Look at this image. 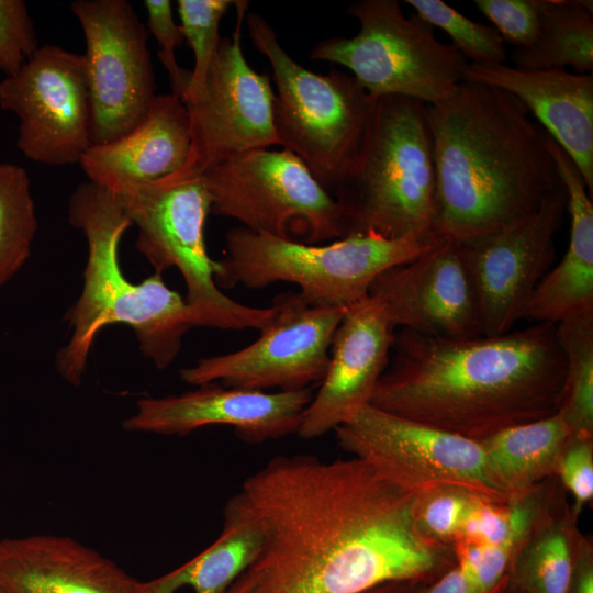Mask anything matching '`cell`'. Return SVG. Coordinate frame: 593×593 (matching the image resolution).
<instances>
[{
  "label": "cell",
  "instance_id": "cell-1",
  "mask_svg": "<svg viewBox=\"0 0 593 593\" xmlns=\"http://www.w3.org/2000/svg\"><path fill=\"white\" fill-rule=\"evenodd\" d=\"M237 493L264 535L245 593H361L457 563L452 545L421 529L419 495L354 457L279 456Z\"/></svg>",
  "mask_w": 593,
  "mask_h": 593
},
{
  "label": "cell",
  "instance_id": "cell-2",
  "mask_svg": "<svg viewBox=\"0 0 593 593\" xmlns=\"http://www.w3.org/2000/svg\"><path fill=\"white\" fill-rule=\"evenodd\" d=\"M564 377L556 324L463 339L401 328L369 404L480 441L559 412Z\"/></svg>",
  "mask_w": 593,
  "mask_h": 593
},
{
  "label": "cell",
  "instance_id": "cell-3",
  "mask_svg": "<svg viewBox=\"0 0 593 593\" xmlns=\"http://www.w3.org/2000/svg\"><path fill=\"white\" fill-rule=\"evenodd\" d=\"M427 121L441 239L463 243L510 226L563 187L548 134L504 90L463 80L427 105Z\"/></svg>",
  "mask_w": 593,
  "mask_h": 593
},
{
  "label": "cell",
  "instance_id": "cell-4",
  "mask_svg": "<svg viewBox=\"0 0 593 593\" xmlns=\"http://www.w3.org/2000/svg\"><path fill=\"white\" fill-rule=\"evenodd\" d=\"M68 219L83 233L88 257L81 293L66 314L70 336L56 354L59 376L79 385L98 334L112 324L128 325L143 356L158 369L167 368L195 320L186 299L168 288L163 273L139 283L124 275L119 247L133 224L121 199L93 182H82L69 197Z\"/></svg>",
  "mask_w": 593,
  "mask_h": 593
},
{
  "label": "cell",
  "instance_id": "cell-5",
  "mask_svg": "<svg viewBox=\"0 0 593 593\" xmlns=\"http://www.w3.org/2000/svg\"><path fill=\"white\" fill-rule=\"evenodd\" d=\"M333 193L345 236L366 232L387 238L437 236L427 104L400 96L376 97L361 153Z\"/></svg>",
  "mask_w": 593,
  "mask_h": 593
},
{
  "label": "cell",
  "instance_id": "cell-6",
  "mask_svg": "<svg viewBox=\"0 0 593 593\" xmlns=\"http://www.w3.org/2000/svg\"><path fill=\"white\" fill-rule=\"evenodd\" d=\"M440 239L434 235L387 238L366 232L307 244L238 226L226 233L227 251L214 260V280L227 289L292 282L310 306L346 309L367 298L383 271L413 260Z\"/></svg>",
  "mask_w": 593,
  "mask_h": 593
},
{
  "label": "cell",
  "instance_id": "cell-7",
  "mask_svg": "<svg viewBox=\"0 0 593 593\" xmlns=\"http://www.w3.org/2000/svg\"><path fill=\"white\" fill-rule=\"evenodd\" d=\"M245 22L251 43L272 69L279 145L295 154L332 194L361 153L376 97L351 75L336 69L317 74L295 61L260 14L247 12Z\"/></svg>",
  "mask_w": 593,
  "mask_h": 593
},
{
  "label": "cell",
  "instance_id": "cell-8",
  "mask_svg": "<svg viewBox=\"0 0 593 593\" xmlns=\"http://www.w3.org/2000/svg\"><path fill=\"white\" fill-rule=\"evenodd\" d=\"M119 198L137 227L135 246L155 272L174 267L181 273L195 326L261 331L269 323L275 314L272 305H244L215 283L214 260L204 240L212 198L203 175L166 177Z\"/></svg>",
  "mask_w": 593,
  "mask_h": 593
},
{
  "label": "cell",
  "instance_id": "cell-9",
  "mask_svg": "<svg viewBox=\"0 0 593 593\" xmlns=\"http://www.w3.org/2000/svg\"><path fill=\"white\" fill-rule=\"evenodd\" d=\"M346 12L360 24L357 35L322 40L310 58L348 68L370 96H400L429 105L463 81L469 63L451 44L439 42L417 14L405 16L396 0H357Z\"/></svg>",
  "mask_w": 593,
  "mask_h": 593
},
{
  "label": "cell",
  "instance_id": "cell-10",
  "mask_svg": "<svg viewBox=\"0 0 593 593\" xmlns=\"http://www.w3.org/2000/svg\"><path fill=\"white\" fill-rule=\"evenodd\" d=\"M213 214L261 234L322 244L345 236L333 195L291 150L259 148L203 174Z\"/></svg>",
  "mask_w": 593,
  "mask_h": 593
},
{
  "label": "cell",
  "instance_id": "cell-11",
  "mask_svg": "<svg viewBox=\"0 0 593 593\" xmlns=\"http://www.w3.org/2000/svg\"><path fill=\"white\" fill-rule=\"evenodd\" d=\"M334 432L345 451L410 493L456 486L496 503L510 500L491 478L478 441L371 404L355 410Z\"/></svg>",
  "mask_w": 593,
  "mask_h": 593
},
{
  "label": "cell",
  "instance_id": "cell-12",
  "mask_svg": "<svg viewBox=\"0 0 593 593\" xmlns=\"http://www.w3.org/2000/svg\"><path fill=\"white\" fill-rule=\"evenodd\" d=\"M248 1L236 0V25L222 37L201 87L181 101L190 123V152L171 178L202 175L232 157L279 145L273 123L275 90L255 71L240 46Z\"/></svg>",
  "mask_w": 593,
  "mask_h": 593
},
{
  "label": "cell",
  "instance_id": "cell-13",
  "mask_svg": "<svg viewBox=\"0 0 593 593\" xmlns=\"http://www.w3.org/2000/svg\"><path fill=\"white\" fill-rule=\"evenodd\" d=\"M70 8L86 41L91 143L101 145L133 130L157 96L149 32L126 0H76Z\"/></svg>",
  "mask_w": 593,
  "mask_h": 593
},
{
  "label": "cell",
  "instance_id": "cell-14",
  "mask_svg": "<svg viewBox=\"0 0 593 593\" xmlns=\"http://www.w3.org/2000/svg\"><path fill=\"white\" fill-rule=\"evenodd\" d=\"M275 314L250 345L201 358L180 371L191 385L294 391L321 382L329 362L334 333L345 307H313L296 292L277 294Z\"/></svg>",
  "mask_w": 593,
  "mask_h": 593
},
{
  "label": "cell",
  "instance_id": "cell-15",
  "mask_svg": "<svg viewBox=\"0 0 593 593\" xmlns=\"http://www.w3.org/2000/svg\"><path fill=\"white\" fill-rule=\"evenodd\" d=\"M0 108L19 119L16 146L49 166L80 161L92 145L82 55L43 45L0 81Z\"/></svg>",
  "mask_w": 593,
  "mask_h": 593
},
{
  "label": "cell",
  "instance_id": "cell-16",
  "mask_svg": "<svg viewBox=\"0 0 593 593\" xmlns=\"http://www.w3.org/2000/svg\"><path fill=\"white\" fill-rule=\"evenodd\" d=\"M567 211L564 187L521 221L459 243L473 284L481 335L499 336L526 317L532 295L555 261Z\"/></svg>",
  "mask_w": 593,
  "mask_h": 593
},
{
  "label": "cell",
  "instance_id": "cell-17",
  "mask_svg": "<svg viewBox=\"0 0 593 593\" xmlns=\"http://www.w3.org/2000/svg\"><path fill=\"white\" fill-rule=\"evenodd\" d=\"M396 328L443 338L481 335L477 298L459 243L440 239L413 260L383 271L370 287Z\"/></svg>",
  "mask_w": 593,
  "mask_h": 593
},
{
  "label": "cell",
  "instance_id": "cell-18",
  "mask_svg": "<svg viewBox=\"0 0 593 593\" xmlns=\"http://www.w3.org/2000/svg\"><path fill=\"white\" fill-rule=\"evenodd\" d=\"M312 398V388L266 392L208 383L180 394L138 400L123 427L183 436L204 426L225 425L245 441L262 443L296 434Z\"/></svg>",
  "mask_w": 593,
  "mask_h": 593
},
{
  "label": "cell",
  "instance_id": "cell-19",
  "mask_svg": "<svg viewBox=\"0 0 593 593\" xmlns=\"http://www.w3.org/2000/svg\"><path fill=\"white\" fill-rule=\"evenodd\" d=\"M394 329L382 304L370 295L346 309L332 339L326 373L303 413L300 437L335 430L370 403L389 365Z\"/></svg>",
  "mask_w": 593,
  "mask_h": 593
},
{
  "label": "cell",
  "instance_id": "cell-20",
  "mask_svg": "<svg viewBox=\"0 0 593 593\" xmlns=\"http://www.w3.org/2000/svg\"><path fill=\"white\" fill-rule=\"evenodd\" d=\"M463 80L504 90L533 112L544 131L569 155L590 197L593 193V75L469 63Z\"/></svg>",
  "mask_w": 593,
  "mask_h": 593
},
{
  "label": "cell",
  "instance_id": "cell-21",
  "mask_svg": "<svg viewBox=\"0 0 593 593\" xmlns=\"http://www.w3.org/2000/svg\"><path fill=\"white\" fill-rule=\"evenodd\" d=\"M187 108L157 94L143 120L123 136L91 145L79 165L88 181L121 197L177 172L190 152Z\"/></svg>",
  "mask_w": 593,
  "mask_h": 593
},
{
  "label": "cell",
  "instance_id": "cell-22",
  "mask_svg": "<svg viewBox=\"0 0 593 593\" xmlns=\"http://www.w3.org/2000/svg\"><path fill=\"white\" fill-rule=\"evenodd\" d=\"M0 584L11 593H144L113 561L58 535L0 540Z\"/></svg>",
  "mask_w": 593,
  "mask_h": 593
},
{
  "label": "cell",
  "instance_id": "cell-23",
  "mask_svg": "<svg viewBox=\"0 0 593 593\" xmlns=\"http://www.w3.org/2000/svg\"><path fill=\"white\" fill-rule=\"evenodd\" d=\"M547 144L567 192L570 239L562 259L550 268L535 289L526 317L537 323L558 324L593 312V204L569 155L549 135Z\"/></svg>",
  "mask_w": 593,
  "mask_h": 593
},
{
  "label": "cell",
  "instance_id": "cell-24",
  "mask_svg": "<svg viewBox=\"0 0 593 593\" xmlns=\"http://www.w3.org/2000/svg\"><path fill=\"white\" fill-rule=\"evenodd\" d=\"M223 516L214 542L179 568L143 582L144 593H226L257 559L264 535L238 493L228 500Z\"/></svg>",
  "mask_w": 593,
  "mask_h": 593
},
{
  "label": "cell",
  "instance_id": "cell-25",
  "mask_svg": "<svg viewBox=\"0 0 593 593\" xmlns=\"http://www.w3.org/2000/svg\"><path fill=\"white\" fill-rule=\"evenodd\" d=\"M578 519L556 477L548 499L510 569L524 593H568L578 539Z\"/></svg>",
  "mask_w": 593,
  "mask_h": 593
},
{
  "label": "cell",
  "instance_id": "cell-26",
  "mask_svg": "<svg viewBox=\"0 0 593 593\" xmlns=\"http://www.w3.org/2000/svg\"><path fill=\"white\" fill-rule=\"evenodd\" d=\"M571 434L557 412L505 428L478 443L491 478L511 497L557 474L560 456Z\"/></svg>",
  "mask_w": 593,
  "mask_h": 593
},
{
  "label": "cell",
  "instance_id": "cell-27",
  "mask_svg": "<svg viewBox=\"0 0 593 593\" xmlns=\"http://www.w3.org/2000/svg\"><path fill=\"white\" fill-rule=\"evenodd\" d=\"M515 67L562 69L580 74L593 70V2L540 0V27L536 42L512 53Z\"/></svg>",
  "mask_w": 593,
  "mask_h": 593
},
{
  "label": "cell",
  "instance_id": "cell-28",
  "mask_svg": "<svg viewBox=\"0 0 593 593\" xmlns=\"http://www.w3.org/2000/svg\"><path fill=\"white\" fill-rule=\"evenodd\" d=\"M556 336L566 362L559 413L572 433L593 436V312L559 322Z\"/></svg>",
  "mask_w": 593,
  "mask_h": 593
},
{
  "label": "cell",
  "instance_id": "cell-29",
  "mask_svg": "<svg viewBox=\"0 0 593 593\" xmlns=\"http://www.w3.org/2000/svg\"><path fill=\"white\" fill-rule=\"evenodd\" d=\"M37 230L26 170L0 163V288L23 268Z\"/></svg>",
  "mask_w": 593,
  "mask_h": 593
},
{
  "label": "cell",
  "instance_id": "cell-30",
  "mask_svg": "<svg viewBox=\"0 0 593 593\" xmlns=\"http://www.w3.org/2000/svg\"><path fill=\"white\" fill-rule=\"evenodd\" d=\"M422 20L445 31L451 45L473 64H503L506 59L504 41L490 25L474 22L441 0H406Z\"/></svg>",
  "mask_w": 593,
  "mask_h": 593
},
{
  "label": "cell",
  "instance_id": "cell-31",
  "mask_svg": "<svg viewBox=\"0 0 593 593\" xmlns=\"http://www.w3.org/2000/svg\"><path fill=\"white\" fill-rule=\"evenodd\" d=\"M234 2L232 0H179L177 2L184 41L188 42L194 55V67L182 98L198 90L203 83L222 38L221 20Z\"/></svg>",
  "mask_w": 593,
  "mask_h": 593
},
{
  "label": "cell",
  "instance_id": "cell-32",
  "mask_svg": "<svg viewBox=\"0 0 593 593\" xmlns=\"http://www.w3.org/2000/svg\"><path fill=\"white\" fill-rule=\"evenodd\" d=\"M480 499L483 497L456 486L430 490L418 497L416 513L418 525L429 538L452 545Z\"/></svg>",
  "mask_w": 593,
  "mask_h": 593
},
{
  "label": "cell",
  "instance_id": "cell-33",
  "mask_svg": "<svg viewBox=\"0 0 593 593\" xmlns=\"http://www.w3.org/2000/svg\"><path fill=\"white\" fill-rule=\"evenodd\" d=\"M40 47L23 0H0V70L14 75Z\"/></svg>",
  "mask_w": 593,
  "mask_h": 593
},
{
  "label": "cell",
  "instance_id": "cell-34",
  "mask_svg": "<svg viewBox=\"0 0 593 593\" xmlns=\"http://www.w3.org/2000/svg\"><path fill=\"white\" fill-rule=\"evenodd\" d=\"M478 10L494 25L504 43L528 48L540 27V0H474Z\"/></svg>",
  "mask_w": 593,
  "mask_h": 593
},
{
  "label": "cell",
  "instance_id": "cell-35",
  "mask_svg": "<svg viewBox=\"0 0 593 593\" xmlns=\"http://www.w3.org/2000/svg\"><path fill=\"white\" fill-rule=\"evenodd\" d=\"M144 7L148 15L147 30L159 46L157 55L168 74L171 93L181 99L191 78V71L181 68L176 60L175 51L184 42L182 29L174 19L169 0H145Z\"/></svg>",
  "mask_w": 593,
  "mask_h": 593
},
{
  "label": "cell",
  "instance_id": "cell-36",
  "mask_svg": "<svg viewBox=\"0 0 593 593\" xmlns=\"http://www.w3.org/2000/svg\"><path fill=\"white\" fill-rule=\"evenodd\" d=\"M557 478L572 495L571 510L577 519L593 501V436L572 433L562 450Z\"/></svg>",
  "mask_w": 593,
  "mask_h": 593
},
{
  "label": "cell",
  "instance_id": "cell-37",
  "mask_svg": "<svg viewBox=\"0 0 593 593\" xmlns=\"http://www.w3.org/2000/svg\"><path fill=\"white\" fill-rule=\"evenodd\" d=\"M507 527L508 502L496 503L480 499L468 515L455 542L496 546L504 539Z\"/></svg>",
  "mask_w": 593,
  "mask_h": 593
},
{
  "label": "cell",
  "instance_id": "cell-38",
  "mask_svg": "<svg viewBox=\"0 0 593 593\" xmlns=\"http://www.w3.org/2000/svg\"><path fill=\"white\" fill-rule=\"evenodd\" d=\"M568 593H593V542L591 537L583 534L577 542Z\"/></svg>",
  "mask_w": 593,
  "mask_h": 593
},
{
  "label": "cell",
  "instance_id": "cell-39",
  "mask_svg": "<svg viewBox=\"0 0 593 593\" xmlns=\"http://www.w3.org/2000/svg\"><path fill=\"white\" fill-rule=\"evenodd\" d=\"M423 593H470L469 585L461 568L456 563L445 571L437 581L432 583Z\"/></svg>",
  "mask_w": 593,
  "mask_h": 593
},
{
  "label": "cell",
  "instance_id": "cell-40",
  "mask_svg": "<svg viewBox=\"0 0 593 593\" xmlns=\"http://www.w3.org/2000/svg\"><path fill=\"white\" fill-rule=\"evenodd\" d=\"M413 581L415 580L385 582L361 593H407L409 586Z\"/></svg>",
  "mask_w": 593,
  "mask_h": 593
},
{
  "label": "cell",
  "instance_id": "cell-41",
  "mask_svg": "<svg viewBox=\"0 0 593 593\" xmlns=\"http://www.w3.org/2000/svg\"><path fill=\"white\" fill-rule=\"evenodd\" d=\"M246 586L243 579L239 577L232 586L226 591V593H245Z\"/></svg>",
  "mask_w": 593,
  "mask_h": 593
},
{
  "label": "cell",
  "instance_id": "cell-42",
  "mask_svg": "<svg viewBox=\"0 0 593 593\" xmlns=\"http://www.w3.org/2000/svg\"><path fill=\"white\" fill-rule=\"evenodd\" d=\"M0 593H11L0 584Z\"/></svg>",
  "mask_w": 593,
  "mask_h": 593
}]
</instances>
